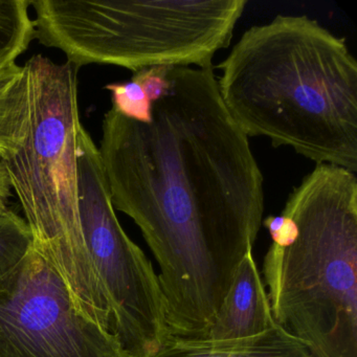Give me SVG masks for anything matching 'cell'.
<instances>
[{
	"mask_svg": "<svg viewBox=\"0 0 357 357\" xmlns=\"http://www.w3.org/2000/svg\"><path fill=\"white\" fill-rule=\"evenodd\" d=\"M262 273L273 321L310 357H357V177L319 164L279 216Z\"/></svg>",
	"mask_w": 357,
	"mask_h": 357,
	"instance_id": "cell-3",
	"label": "cell"
},
{
	"mask_svg": "<svg viewBox=\"0 0 357 357\" xmlns=\"http://www.w3.org/2000/svg\"><path fill=\"white\" fill-rule=\"evenodd\" d=\"M275 325L264 282L252 252H248L234 275L206 338L241 340L259 335Z\"/></svg>",
	"mask_w": 357,
	"mask_h": 357,
	"instance_id": "cell-8",
	"label": "cell"
},
{
	"mask_svg": "<svg viewBox=\"0 0 357 357\" xmlns=\"http://www.w3.org/2000/svg\"><path fill=\"white\" fill-rule=\"evenodd\" d=\"M0 357H131L33 246L0 278Z\"/></svg>",
	"mask_w": 357,
	"mask_h": 357,
	"instance_id": "cell-7",
	"label": "cell"
},
{
	"mask_svg": "<svg viewBox=\"0 0 357 357\" xmlns=\"http://www.w3.org/2000/svg\"><path fill=\"white\" fill-rule=\"evenodd\" d=\"M105 89L112 93V108L121 116L139 123L151 122L152 103L137 81L112 83Z\"/></svg>",
	"mask_w": 357,
	"mask_h": 357,
	"instance_id": "cell-13",
	"label": "cell"
},
{
	"mask_svg": "<svg viewBox=\"0 0 357 357\" xmlns=\"http://www.w3.org/2000/svg\"><path fill=\"white\" fill-rule=\"evenodd\" d=\"M219 93L248 137L357 172V62L346 39L306 15H278L244 32Z\"/></svg>",
	"mask_w": 357,
	"mask_h": 357,
	"instance_id": "cell-2",
	"label": "cell"
},
{
	"mask_svg": "<svg viewBox=\"0 0 357 357\" xmlns=\"http://www.w3.org/2000/svg\"><path fill=\"white\" fill-rule=\"evenodd\" d=\"M26 114L24 68L14 63L0 70V160L15 153L24 141Z\"/></svg>",
	"mask_w": 357,
	"mask_h": 357,
	"instance_id": "cell-10",
	"label": "cell"
},
{
	"mask_svg": "<svg viewBox=\"0 0 357 357\" xmlns=\"http://www.w3.org/2000/svg\"><path fill=\"white\" fill-rule=\"evenodd\" d=\"M172 66H154L133 73V80L141 84L151 103L160 100L168 91V73Z\"/></svg>",
	"mask_w": 357,
	"mask_h": 357,
	"instance_id": "cell-14",
	"label": "cell"
},
{
	"mask_svg": "<svg viewBox=\"0 0 357 357\" xmlns=\"http://www.w3.org/2000/svg\"><path fill=\"white\" fill-rule=\"evenodd\" d=\"M35 39L77 70L110 64L213 66L231 45L246 0H31Z\"/></svg>",
	"mask_w": 357,
	"mask_h": 357,
	"instance_id": "cell-5",
	"label": "cell"
},
{
	"mask_svg": "<svg viewBox=\"0 0 357 357\" xmlns=\"http://www.w3.org/2000/svg\"><path fill=\"white\" fill-rule=\"evenodd\" d=\"M168 79L151 122L106 112L99 152L114 208L160 265L170 334L202 338L258 237L263 175L214 66H172Z\"/></svg>",
	"mask_w": 357,
	"mask_h": 357,
	"instance_id": "cell-1",
	"label": "cell"
},
{
	"mask_svg": "<svg viewBox=\"0 0 357 357\" xmlns=\"http://www.w3.org/2000/svg\"><path fill=\"white\" fill-rule=\"evenodd\" d=\"M11 179L3 160H0V214L9 210L10 197L12 196Z\"/></svg>",
	"mask_w": 357,
	"mask_h": 357,
	"instance_id": "cell-15",
	"label": "cell"
},
{
	"mask_svg": "<svg viewBox=\"0 0 357 357\" xmlns=\"http://www.w3.org/2000/svg\"><path fill=\"white\" fill-rule=\"evenodd\" d=\"M31 0H0V70L16 63L35 39Z\"/></svg>",
	"mask_w": 357,
	"mask_h": 357,
	"instance_id": "cell-11",
	"label": "cell"
},
{
	"mask_svg": "<svg viewBox=\"0 0 357 357\" xmlns=\"http://www.w3.org/2000/svg\"><path fill=\"white\" fill-rule=\"evenodd\" d=\"M33 248V236L24 218L13 211L0 214V278L14 268Z\"/></svg>",
	"mask_w": 357,
	"mask_h": 357,
	"instance_id": "cell-12",
	"label": "cell"
},
{
	"mask_svg": "<svg viewBox=\"0 0 357 357\" xmlns=\"http://www.w3.org/2000/svg\"><path fill=\"white\" fill-rule=\"evenodd\" d=\"M24 141L3 160L33 236L79 306L110 332L109 305L89 258L79 208L78 79L73 64L43 55L24 63Z\"/></svg>",
	"mask_w": 357,
	"mask_h": 357,
	"instance_id": "cell-4",
	"label": "cell"
},
{
	"mask_svg": "<svg viewBox=\"0 0 357 357\" xmlns=\"http://www.w3.org/2000/svg\"><path fill=\"white\" fill-rule=\"evenodd\" d=\"M146 357H310L308 350L275 324L252 337L234 340L170 335Z\"/></svg>",
	"mask_w": 357,
	"mask_h": 357,
	"instance_id": "cell-9",
	"label": "cell"
},
{
	"mask_svg": "<svg viewBox=\"0 0 357 357\" xmlns=\"http://www.w3.org/2000/svg\"><path fill=\"white\" fill-rule=\"evenodd\" d=\"M77 162L83 235L109 305L112 333L131 357H146L170 335L158 275L121 225L99 147L84 127Z\"/></svg>",
	"mask_w": 357,
	"mask_h": 357,
	"instance_id": "cell-6",
	"label": "cell"
}]
</instances>
